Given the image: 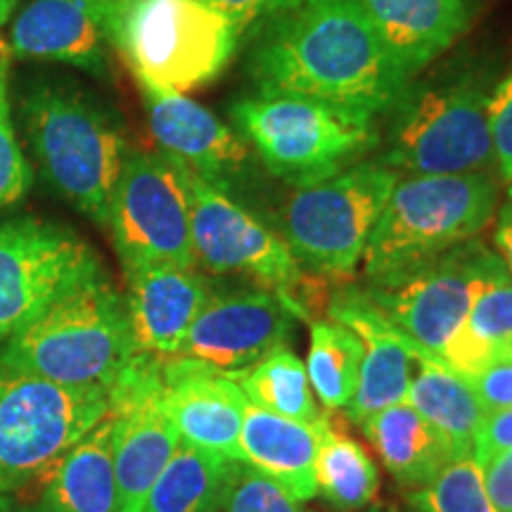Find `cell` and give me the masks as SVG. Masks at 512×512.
I'll return each instance as SVG.
<instances>
[{
	"label": "cell",
	"instance_id": "6da1fadb",
	"mask_svg": "<svg viewBox=\"0 0 512 512\" xmlns=\"http://www.w3.org/2000/svg\"><path fill=\"white\" fill-rule=\"evenodd\" d=\"M256 95H292L380 119L406 79L361 0H302L256 27L247 50Z\"/></svg>",
	"mask_w": 512,
	"mask_h": 512
},
{
	"label": "cell",
	"instance_id": "7a4b0ae2",
	"mask_svg": "<svg viewBox=\"0 0 512 512\" xmlns=\"http://www.w3.org/2000/svg\"><path fill=\"white\" fill-rule=\"evenodd\" d=\"M498 83L491 57L444 55L403 86L380 124L377 159L399 176L489 171V102Z\"/></svg>",
	"mask_w": 512,
	"mask_h": 512
},
{
	"label": "cell",
	"instance_id": "3957f363",
	"mask_svg": "<svg viewBox=\"0 0 512 512\" xmlns=\"http://www.w3.org/2000/svg\"><path fill=\"white\" fill-rule=\"evenodd\" d=\"M19 119L31 159L50 188L107 228L114 188L131 152L114 110L76 83L38 79L22 91Z\"/></svg>",
	"mask_w": 512,
	"mask_h": 512
},
{
	"label": "cell",
	"instance_id": "277c9868",
	"mask_svg": "<svg viewBox=\"0 0 512 512\" xmlns=\"http://www.w3.org/2000/svg\"><path fill=\"white\" fill-rule=\"evenodd\" d=\"M496 211L498 181L491 171L401 176L363 254L366 287H392L475 240Z\"/></svg>",
	"mask_w": 512,
	"mask_h": 512
},
{
	"label": "cell",
	"instance_id": "5b68a950",
	"mask_svg": "<svg viewBox=\"0 0 512 512\" xmlns=\"http://www.w3.org/2000/svg\"><path fill=\"white\" fill-rule=\"evenodd\" d=\"M136 354L124 294L100 273L17 332L0 363L67 387L110 389Z\"/></svg>",
	"mask_w": 512,
	"mask_h": 512
},
{
	"label": "cell",
	"instance_id": "8992f818",
	"mask_svg": "<svg viewBox=\"0 0 512 512\" xmlns=\"http://www.w3.org/2000/svg\"><path fill=\"white\" fill-rule=\"evenodd\" d=\"M233 128L278 181L309 188L380 147V119L292 95H249L230 105Z\"/></svg>",
	"mask_w": 512,
	"mask_h": 512
},
{
	"label": "cell",
	"instance_id": "52a82bcc",
	"mask_svg": "<svg viewBox=\"0 0 512 512\" xmlns=\"http://www.w3.org/2000/svg\"><path fill=\"white\" fill-rule=\"evenodd\" d=\"M399 178L380 159H363L294 192L283 211V240L297 264L316 278L349 280Z\"/></svg>",
	"mask_w": 512,
	"mask_h": 512
},
{
	"label": "cell",
	"instance_id": "ba28073f",
	"mask_svg": "<svg viewBox=\"0 0 512 512\" xmlns=\"http://www.w3.org/2000/svg\"><path fill=\"white\" fill-rule=\"evenodd\" d=\"M107 413V389L67 387L0 363V494L46 479Z\"/></svg>",
	"mask_w": 512,
	"mask_h": 512
},
{
	"label": "cell",
	"instance_id": "9c48e42d",
	"mask_svg": "<svg viewBox=\"0 0 512 512\" xmlns=\"http://www.w3.org/2000/svg\"><path fill=\"white\" fill-rule=\"evenodd\" d=\"M242 31L204 0H138L114 48L136 79L190 93L226 72Z\"/></svg>",
	"mask_w": 512,
	"mask_h": 512
},
{
	"label": "cell",
	"instance_id": "30bf717a",
	"mask_svg": "<svg viewBox=\"0 0 512 512\" xmlns=\"http://www.w3.org/2000/svg\"><path fill=\"white\" fill-rule=\"evenodd\" d=\"M178 169L188 190L197 268L214 275H242L254 280L256 285L285 297L299 320H311V299L306 292L309 278L283 235L256 219L230 192L204 181L183 164H178Z\"/></svg>",
	"mask_w": 512,
	"mask_h": 512
},
{
	"label": "cell",
	"instance_id": "8fae6325",
	"mask_svg": "<svg viewBox=\"0 0 512 512\" xmlns=\"http://www.w3.org/2000/svg\"><path fill=\"white\" fill-rule=\"evenodd\" d=\"M100 273L98 254L74 230L34 216L0 221V349Z\"/></svg>",
	"mask_w": 512,
	"mask_h": 512
},
{
	"label": "cell",
	"instance_id": "7c38bea8",
	"mask_svg": "<svg viewBox=\"0 0 512 512\" xmlns=\"http://www.w3.org/2000/svg\"><path fill=\"white\" fill-rule=\"evenodd\" d=\"M107 228L124 271L150 264L197 268L188 190L178 164L162 152L131 147L114 188Z\"/></svg>",
	"mask_w": 512,
	"mask_h": 512
},
{
	"label": "cell",
	"instance_id": "4fadbf2b",
	"mask_svg": "<svg viewBox=\"0 0 512 512\" xmlns=\"http://www.w3.org/2000/svg\"><path fill=\"white\" fill-rule=\"evenodd\" d=\"M110 396L117 512H140L157 477L174 458L178 437L164 403L162 358L136 354L107 389Z\"/></svg>",
	"mask_w": 512,
	"mask_h": 512
},
{
	"label": "cell",
	"instance_id": "5bb4252c",
	"mask_svg": "<svg viewBox=\"0 0 512 512\" xmlns=\"http://www.w3.org/2000/svg\"><path fill=\"white\" fill-rule=\"evenodd\" d=\"M496 252L470 240L392 287H366L380 311L420 347L444 356L496 261Z\"/></svg>",
	"mask_w": 512,
	"mask_h": 512
},
{
	"label": "cell",
	"instance_id": "9a60e30c",
	"mask_svg": "<svg viewBox=\"0 0 512 512\" xmlns=\"http://www.w3.org/2000/svg\"><path fill=\"white\" fill-rule=\"evenodd\" d=\"M297 320L285 297L268 287L211 292L200 316L190 325L178 356L223 373H238L271 351L287 347Z\"/></svg>",
	"mask_w": 512,
	"mask_h": 512
},
{
	"label": "cell",
	"instance_id": "2e32d148",
	"mask_svg": "<svg viewBox=\"0 0 512 512\" xmlns=\"http://www.w3.org/2000/svg\"><path fill=\"white\" fill-rule=\"evenodd\" d=\"M328 316L354 330L366 349L356 394L347 406L349 420L356 425H363L370 415L380 413L394 403L406 401L420 363L441 358L403 335L363 287L344 285L342 290L332 294Z\"/></svg>",
	"mask_w": 512,
	"mask_h": 512
},
{
	"label": "cell",
	"instance_id": "e0dca14e",
	"mask_svg": "<svg viewBox=\"0 0 512 512\" xmlns=\"http://www.w3.org/2000/svg\"><path fill=\"white\" fill-rule=\"evenodd\" d=\"M145 102L147 124L162 147V155L195 171L216 188L233 192V185L252 164V147L207 107L185 93L166 91L136 79Z\"/></svg>",
	"mask_w": 512,
	"mask_h": 512
},
{
	"label": "cell",
	"instance_id": "ac0fdd59",
	"mask_svg": "<svg viewBox=\"0 0 512 512\" xmlns=\"http://www.w3.org/2000/svg\"><path fill=\"white\" fill-rule=\"evenodd\" d=\"M164 403L183 444L233 463L240 456V430L247 396L223 370L185 356L162 358Z\"/></svg>",
	"mask_w": 512,
	"mask_h": 512
},
{
	"label": "cell",
	"instance_id": "d6986e66",
	"mask_svg": "<svg viewBox=\"0 0 512 512\" xmlns=\"http://www.w3.org/2000/svg\"><path fill=\"white\" fill-rule=\"evenodd\" d=\"M126 273V309L138 354H181L190 325L207 304L211 287L197 268L150 264Z\"/></svg>",
	"mask_w": 512,
	"mask_h": 512
},
{
	"label": "cell",
	"instance_id": "ffe728a7",
	"mask_svg": "<svg viewBox=\"0 0 512 512\" xmlns=\"http://www.w3.org/2000/svg\"><path fill=\"white\" fill-rule=\"evenodd\" d=\"M403 79L451 53L482 15L484 0H361Z\"/></svg>",
	"mask_w": 512,
	"mask_h": 512
},
{
	"label": "cell",
	"instance_id": "44dd1931",
	"mask_svg": "<svg viewBox=\"0 0 512 512\" xmlns=\"http://www.w3.org/2000/svg\"><path fill=\"white\" fill-rule=\"evenodd\" d=\"M110 48L91 0H29L12 15L8 53L19 60L60 62L107 79Z\"/></svg>",
	"mask_w": 512,
	"mask_h": 512
},
{
	"label": "cell",
	"instance_id": "7402d4cb",
	"mask_svg": "<svg viewBox=\"0 0 512 512\" xmlns=\"http://www.w3.org/2000/svg\"><path fill=\"white\" fill-rule=\"evenodd\" d=\"M328 415L299 422L247 403L240 430L242 463L275 479L299 503L318 496L316 456Z\"/></svg>",
	"mask_w": 512,
	"mask_h": 512
},
{
	"label": "cell",
	"instance_id": "603a6c76",
	"mask_svg": "<svg viewBox=\"0 0 512 512\" xmlns=\"http://www.w3.org/2000/svg\"><path fill=\"white\" fill-rule=\"evenodd\" d=\"M370 444L399 486L422 489L456 458L448 439L408 401L370 415L361 425Z\"/></svg>",
	"mask_w": 512,
	"mask_h": 512
},
{
	"label": "cell",
	"instance_id": "cb8c5ba5",
	"mask_svg": "<svg viewBox=\"0 0 512 512\" xmlns=\"http://www.w3.org/2000/svg\"><path fill=\"white\" fill-rule=\"evenodd\" d=\"M38 512H117L110 415L48 472Z\"/></svg>",
	"mask_w": 512,
	"mask_h": 512
},
{
	"label": "cell",
	"instance_id": "d4e9b609",
	"mask_svg": "<svg viewBox=\"0 0 512 512\" xmlns=\"http://www.w3.org/2000/svg\"><path fill=\"white\" fill-rule=\"evenodd\" d=\"M512 337V273L501 256L491 264L472 299L470 311L444 351L446 366L458 375H475L501 354Z\"/></svg>",
	"mask_w": 512,
	"mask_h": 512
},
{
	"label": "cell",
	"instance_id": "484cf974",
	"mask_svg": "<svg viewBox=\"0 0 512 512\" xmlns=\"http://www.w3.org/2000/svg\"><path fill=\"white\" fill-rule=\"evenodd\" d=\"M406 401L444 434L456 458L472 456V444L486 408L477 399L470 382L446 366L444 358L420 363Z\"/></svg>",
	"mask_w": 512,
	"mask_h": 512
},
{
	"label": "cell",
	"instance_id": "4316f807",
	"mask_svg": "<svg viewBox=\"0 0 512 512\" xmlns=\"http://www.w3.org/2000/svg\"><path fill=\"white\" fill-rule=\"evenodd\" d=\"M230 460L178 444L140 512H221Z\"/></svg>",
	"mask_w": 512,
	"mask_h": 512
},
{
	"label": "cell",
	"instance_id": "83f0119b",
	"mask_svg": "<svg viewBox=\"0 0 512 512\" xmlns=\"http://www.w3.org/2000/svg\"><path fill=\"white\" fill-rule=\"evenodd\" d=\"M316 479L318 496L342 512L368 508L380 494V472L375 460L330 415L318 446Z\"/></svg>",
	"mask_w": 512,
	"mask_h": 512
},
{
	"label": "cell",
	"instance_id": "f1b7e54d",
	"mask_svg": "<svg viewBox=\"0 0 512 512\" xmlns=\"http://www.w3.org/2000/svg\"><path fill=\"white\" fill-rule=\"evenodd\" d=\"M238 382L249 403L299 422H316L323 411L316 403L309 373L290 347H280L238 373H228Z\"/></svg>",
	"mask_w": 512,
	"mask_h": 512
},
{
	"label": "cell",
	"instance_id": "f546056e",
	"mask_svg": "<svg viewBox=\"0 0 512 512\" xmlns=\"http://www.w3.org/2000/svg\"><path fill=\"white\" fill-rule=\"evenodd\" d=\"M363 342L337 320H311L309 382L328 411H342L354 399L363 363Z\"/></svg>",
	"mask_w": 512,
	"mask_h": 512
},
{
	"label": "cell",
	"instance_id": "4dcf8cb0",
	"mask_svg": "<svg viewBox=\"0 0 512 512\" xmlns=\"http://www.w3.org/2000/svg\"><path fill=\"white\" fill-rule=\"evenodd\" d=\"M418 512H498L484 486V470L472 456L453 458L430 484L408 491Z\"/></svg>",
	"mask_w": 512,
	"mask_h": 512
},
{
	"label": "cell",
	"instance_id": "1f68e13d",
	"mask_svg": "<svg viewBox=\"0 0 512 512\" xmlns=\"http://www.w3.org/2000/svg\"><path fill=\"white\" fill-rule=\"evenodd\" d=\"M10 53L0 43V209L24 200L34 183V166L15 136L10 105Z\"/></svg>",
	"mask_w": 512,
	"mask_h": 512
},
{
	"label": "cell",
	"instance_id": "d6a6232c",
	"mask_svg": "<svg viewBox=\"0 0 512 512\" xmlns=\"http://www.w3.org/2000/svg\"><path fill=\"white\" fill-rule=\"evenodd\" d=\"M221 512H306L297 498L287 494L275 479L256 467L233 460L230 463Z\"/></svg>",
	"mask_w": 512,
	"mask_h": 512
},
{
	"label": "cell",
	"instance_id": "836d02e7",
	"mask_svg": "<svg viewBox=\"0 0 512 512\" xmlns=\"http://www.w3.org/2000/svg\"><path fill=\"white\" fill-rule=\"evenodd\" d=\"M489 128L498 178L512 183V67L498 79L489 102Z\"/></svg>",
	"mask_w": 512,
	"mask_h": 512
},
{
	"label": "cell",
	"instance_id": "e575fe53",
	"mask_svg": "<svg viewBox=\"0 0 512 512\" xmlns=\"http://www.w3.org/2000/svg\"><path fill=\"white\" fill-rule=\"evenodd\" d=\"M467 382L475 389L477 399L482 401L486 413L512 408V363L496 358L489 366L477 370L475 375H467Z\"/></svg>",
	"mask_w": 512,
	"mask_h": 512
},
{
	"label": "cell",
	"instance_id": "d590c367",
	"mask_svg": "<svg viewBox=\"0 0 512 512\" xmlns=\"http://www.w3.org/2000/svg\"><path fill=\"white\" fill-rule=\"evenodd\" d=\"M204 3L226 15L245 34L247 29H256L268 19L297 8L302 0H204Z\"/></svg>",
	"mask_w": 512,
	"mask_h": 512
},
{
	"label": "cell",
	"instance_id": "8d00e7d4",
	"mask_svg": "<svg viewBox=\"0 0 512 512\" xmlns=\"http://www.w3.org/2000/svg\"><path fill=\"white\" fill-rule=\"evenodd\" d=\"M503 451H512V408L484 415L475 434V444H472V458L484 465L486 460Z\"/></svg>",
	"mask_w": 512,
	"mask_h": 512
},
{
	"label": "cell",
	"instance_id": "74e56055",
	"mask_svg": "<svg viewBox=\"0 0 512 512\" xmlns=\"http://www.w3.org/2000/svg\"><path fill=\"white\" fill-rule=\"evenodd\" d=\"M484 486L498 512H512V451L496 453L482 465Z\"/></svg>",
	"mask_w": 512,
	"mask_h": 512
},
{
	"label": "cell",
	"instance_id": "f35d334b",
	"mask_svg": "<svg viewBox=\"0 0 512 512\" xmlns=\"http://www.w3.org/2000/svg\"><path fill=\"white\" fill-rule=\"evenodd\" d=\"M93 8L98 10V15L102 19V24H105V31L107 36H110V43L114 48V43H117L119 38V31L124 27L128 12L133 10V5L138 3V0H91Z\"/></svg>",
	"mask_w": 512,
	"mask_h": 512
},
{
	"label": "cell",
	"instance_id": "ab89813d",
	"mask_svg": "<svg viewBox=\"0 0 512 512\" xmlns=\"http://www.w3.org/2000/svg\"><path fill=\"white\" fill-rule=\"evenodd\" d=\"M494 242H496L498 254H501L503 264L508 266V271L512 273V197H510V202L505 204L501 211H498Z\"/></svg>",
	"mask_w": 512,
	"mask_h": 512
},
{
	"label": "cell",
	"instance_id": "60d3db41",
	"mask_svg": "<svg viewBox=\"0 0 512 512\" xmlns=\"http://www.w3.org/2000/svg\"><path fill=\"white\" fill-rule=\"evenodd\" d=\"M19 0H0V29L10 22L12 15H15Z\"/></svg>",
	"mask_w": 512,
	"mask_h": 512
},
{
	"label": "cell",
	"instance_id": "b9f144b4",
	"mask_svg": "<svg viewBox=\"0 0 512 512\" xmlns=\"http://www.w3.org/2000/svg\"><path fill=\"white\" fill-rule=\"evenodd\" d=\"M498 358H503V361L512 363V337L503 344V349H501V354H498Z\"/></svg>",
	"mask_w": 512,
	"mask_h": 512
},
{
	"label": "cell",
	"instance_id": "7bdbcfd3",
	"mask_svg": "<svg viewBox=\"0 0 512 512\" xmlns=\"http://www.w3.org/2000/svg\"><path fill=\"white\" fill-rule=\"evenodd\" d=\"M510 197H512V183H510Z\"/></svg>",
	"mask_w": 512,
	"mask_h": 512
}]
</instances>
